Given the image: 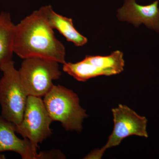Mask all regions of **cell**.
<instances>
[{
	"instance_id": "cell-1",
	"label": "cell",
	"mask_w": 159,
	"mask_h": 159,
	"mask_svg": "<svg viewBox=\"0 0 159 159\" xmlns=\"http://www.w3.org/2000/svg\"><path fill=\"white\" fill-rule=\"evenodd\" d=\"M51 6H42L15 25L13 51L20 58L39 57L66 63L65 48L49 23Z\"/></svg>"
},
{
	"instance_id": "cell-2",
	"label": "cell",
	"mask_w": 159,
	"mask_h": 159,
	"mask_svg": "<svg viewBox=\"0 0 159 159\" xmlns=\"http://www.w3.org/2000/svg\"><path fill=\"white\" fill-rule=\"evenodd\" d=\"M43 101L53 121H58L67 131L80 132L84 119L88 116L80 106L77 94L60 85H53L44 96Z\"/></svg>"
},
{
	"instance_id": "cell-3",
	"label": "cell",
	"mask_w": 159,
	"mask_h": 159,
	"mask_svg": "<svg viewBox=\"0 0 159 159\" xmlns=\"http://www.w3.org/2000/svg\"><path fill=\"white\" fill-rule=\"evenodd\" d=\"M3 76L0 79L1 116L14 125L21 122L28 96L12 60L0 64Z\"/></svg>"
},
{
	"instance_id": "cell-4",
	"label": "cell",
	"mask_w": 159,
	"mask_h": 159,
	"mask_svg": "<svg viewBox=\"0 0 159 159\" xmlns=\"http://www.w3.org/2000/svg\"><path fill=\"white\" fill-rule=\"evenodd\" d=\"M59 63L41 58L24 59L19 70L20 79L28 96L44 97L61 75Z\"/></svg>"
},
{
	"instance_id": "cell-5",
	"label": "cell",
	"mask_w": 159,
	"mask_h": 159,
	"mask_svg": "<svg viewBox=\"0 0 159 159\" xmlns=\"http://www.w3.org/2000/svg\"><path fill=\"white\" fill-rule=\"evenodd\" d=\"M114 120L112 132L103 147L91 151L84 158L101 159L107 149L118 146L122 140L132 135L148 138L146 130L147 119L139 116L127 106L119 104L112 109Z\"/></svg>"
},
{
	"instance_id": "cell-6",
	"label": "cell",
	"mask_w": 159,
	"mask_h": 159,
	"mask_svg": "<svg viewBox=\"0 0 159 159\" xmlns=\"http://www.w3.org/2000/svg\"><path fill=\"white\" fill-rule=\"evenodd\" d=\"M53 122L41 97L29 96L21 122L14 125L16 133L28 139L36 147L51 136Z\"/></svg>"
},
{
	"instance_id": "cell-7",
	"label": "cell",
	"mask_w": 159,
	"mask_h": 159,
	"mask_svg": "<svg viewBox=\"0 0 159 159\" xmlns=\"http://www.w3.org/2000/svg\"><path fill=\"white\" fill-rule=\"evenodd\" d=\"M124 65L123 53L116 51L108 56L87 55L79 62H66L63 70L78 81L84 82L98 76L120 74L123 71Z\"/></svg>"
},
{
	"instance_id": "cell-8",
	"label": "cell",
	"mask_w": 159,
	"mask_h": 159,
	"mask_svg": "<svg viewBox=\"0 0 159 159\" xmlns=\"http://www.w3.org/2000/svg\"><path fill=\"white\" fill-rule=\"evenodd\" d=\"M158 1L147 5L137 4L136 0H125L122 8L118 9V17L138 27L143 24L150 29L159 32Z\"/></svg>"
},
{
	"instance_id": "cell-9",
	"label": "cell",
	"mask_w": 159,
	"mask_h": 159,
	"mask_svg": "<svg viewBox=\"0 0 159 159\" xmlns=\"http://www.w3.org/2000/svg\"><path fill=\"white\" fill-rule=\"evenodd\" d=\"M14 124L0 116V153L12 151L23 159H42L41 152L28 139H19L16 134Z\"/></svg>"
},
{
	"instance_id": "cell-10",
	"label": "cell",
	"mask_w": 159,
	"mask_h": 159,
	"mask_svg": "<svg viewBox=\"0 0 159 159\" xmlns=\"http://www.w3.org/2000/svg\"><path fill=\"white\" fill-rule=\"evenodd\" d=\"M48 18L52 29H57L68 41L74 43L77 47H82L87 43V39L74 28L72 19L57 14L52 6L49 10Z\"/></svg>"
},
{
	"instance_id": "cell-11",
	"label": "cell",
	"mask_w": 159,
	"mask_h": 159,
	"mask_svg": "<svg viewBox=\"0 0 159 159\" xmlns=\"http://www.w3.org/2000/svg\"><path fill=\"white\" fill-rule=\"evenodd\" d=\"M15 25L9 12L0 13V64L12 60Z\"/></svg>"
},
{
	"instance_id": "cell-12",
	"label": "cell",
	"mask_w": 159,
	"mask_h": 159,
	"mask_svg": "<svg viewBox=\"0 0 159 159\" xmlns=\"http://www.w3.org/2000/svg\"></svg>"
}]
</instances>
